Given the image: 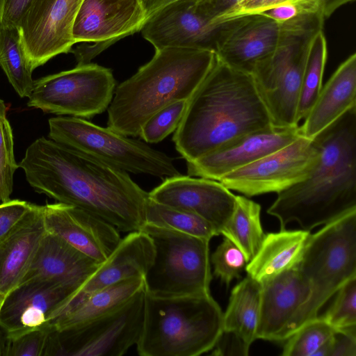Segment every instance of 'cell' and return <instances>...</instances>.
Wrapping results in <instances>:
<instances>
[{"instance_id": "obj_44", "label": "cell", "mask_w": 356, "mask_h": 356, "mask_svg": "<svg viewBox=\"0 0 356 356\" xmlns=\"http://www.w3.org/2000/svg\"><path fill=\"white\" fill-rule=\"evenodd\" d=\"M304 13L301 3L298 1L284 3L259 14L282 24Z\"/></svg>"}, {"instance_id": "obj_5", "label": "cell", "mask_w": 356, "mask_h": 356, "mask_svg": "<svg viewBox=\"0 0 356 356\" xmlns=\"http://www.w3.org/2000/svg\"><path fill=\"white\" fill-rule=\"evenodd\" d=\"M223 312L209 295L161 297L145 292L141 356H197L212 350L222 332Z\"/></svg>"}, {"instance_id": "obj_35", "label": "cell", "mask_w": 356, "mask_h": 356, "mask_svg": "<svg viewBox=\"0 0 356 356\" xmlns=\"http://www.w3.org/2000/svg\"><path fill=\"white\" fill-rule=\"evenodd\" d=\"M188 100L172 103L152 115L143 125L138 136L146 143H158L175 132L184 117Z\"/></svg>"}, {"instance_id": "obj_3", "label": "cell", "mask_w": 356, "mask_h": 356, "mask_svg": "<svg viewBox=\"0 0 356 356\" xmlns=\"http://www.w3.org/2000/svg\"><path fill=\"white\" fill-rule=\"evenodd\" d=\"M312 140L319 157L309 176L277 193L267 210L280 229L296 222L310 232L356 209V106Z\"/></svg>"}, {"instance_id": "obj_17", "label": "cell", "mask_w": 356, "mask_h": 356, "mask_svg": "<svg viewBox=\"0 0 356 356\" xmlns=\"http://www.w3.org/2000/svg\"><path fill=\"white\" fill-rule=\"evenodd\" d=\"M149 198L200 216L213 225L220 234L236 202V195L219 181L181 175L164 179L149 193Z\"/></svg>"}, {"instance_id": "obj_32", "label": "cell", "mask_w": 356, "mask_h": 356, "mask_svg": "<svg viewBox=\"0 0 356 356\" xmlns=\"http://www.w3.org/2000/svg\"><path fill=\"white\" fill-rule=\"evenodd\" d=\"M327 57V41L322 30L312 41L305 65L297 109L298 123L307 116L321 92Z\"/></svg>"}, {"instance_id": "obj_7", "label": "cell", "mask_w": 356, "mask_h": 356, "mask_svg": "<svg viewBox=\"0 0 356 356\" xmlns=\"http://www.w3.org/2000/svg\"><path fill=\"white\" fill-rule=\"evenodd\" d=\"M325 20L319 13H304L280 24L274 51L251 74L275 127L298 126L304 68L312 41L323 30Z\"/></svg>"}, {"instance_id": "obj_18", "label": "cell", "mask_w": 356, "mask_h": 356, "mask_svg": "<svg viewBox=\"0 0 356 356\" xmlns=\"http://www.w3.org/2000/svg\"><path fill=\"white\" fill-rule=\"evenodd\" d=\"M300 135L299 126L272 127L250 133L186 162L188 175L219 181L225 175L287 145Z\"/></svg>"}, {"instance_id": "obj_13", "label": "cell", "mask_w": 356, "mask_h": 356, "mask_svg": "<svg viewBox=\"0 0 356 356\" xmlns=\"http://www.w3.org/2000/svg\"><path fill=\"white\" fill-rule=\"evenodd\" d=\"M239 19L213 21L197 10L196 0H174L150 14L140 31L155 50L179 47L216 53Z\"/></svg>"}, {"instance_id": "obj_25", "label": "cell", "mask_w": 356, "mask_h": 356, "mask_svg": "<svg viewBox=\"0 0 356 356\" xmlns=\"http://www.w3.org/2000/svg\"><path fill=\"white\" fill-rule=\"evenodd\" d=\"M356 106V54L335 70L299 127L300 134L312 139L351 108Z\"/></svg>"}, {"instance_id": "obj_34", "label": "cell", "mask_w": 356, "mask_h": 356, "mask_svg": "<svg viewBox=\"0 0 356 356\" xmlns=\"http://www.w3.org/2000/svg\"><path fill=\"white\" fill-rule=\"evenodd\" d=\"M321 317L335 331L356 332V277L346 282Z\"/></svg>"}, {"instance_id": "obj_23", "label": "cell", "mask_w": 356, "mask_h": 356, "mask_svg": "<svg viewBox=\"0 0 356 356\" xmlns=\"http://www.w3.org/2000/svg\"><path fill=\"white\" fill-rule=\"evenodd\" d=\"M46 233L44 206L32 204L0 240V293L6 296L22 282Z\"/></svg>"}, {"instance_id": "obj_22", "label": "cell", "mask_w": 356, "mask_h": 356, "mask_svg": "<svg viewBox=\"0 0 356 356\" xmlns=\"http://www.w3.org/2000/svg\"><path fill=\"white\" fill-rule=\"evenodd\" d=\"M261 286L257 339L280 341L289 322L307 300L309 284L296 266Z\"/></svg>"}, {"instance_id": "obj_30", "label": "cell", "mask_w": 356, "mask_h": 356, "mask_svg": "<svg viewBox=\"0 0 356 356\" xmlns=\"http://www.w3.org/2000/svg\"><path fill=\"white\" fill-rule=\"evenodd\" d=\"M0 67L21 97H29L34 85L33 68L24 51L19 27L0 26Z\"/></svg>"}, {"instance_id": "obj_1", "label": "cell", "mask_w": 356, "mask_h": 356, "mask_svg": "<svg viewBox=\"0 0 356 356\" xmlns=\"http://www.w3.org/2000/svg\"><path fill=\"white\" fill-rule=\"evenodd\" d=\"M18 166L38 193L90 213L119 231H140L146 223L149 193L125 171L44 137L27 147Z\"/></svg>"}, {"instance_id": "obj_48", "label": "cell", "mask_w": 356, "mask_h": 356, "mask_svg": "<svg viewBox=\"0 0 356 356\" xmlns=\"http://www.w3.org/2000/svg\"><path fill=\"white\" fill-rule=\"evenodd\" d=\"M5 297H6V296H4L1 293H0V310H1V306L3 302Z\"/></svg>"}, {"instance_id": "obj_10", "label": "cell", "mask_w": 356, "mask_h": 356, "mask_svg": "<svg viewBox=\"0 0 356 356\" xmlns=\"http://www.w3.org/2000/svg\"><path fill=\"white\" fill-rule=\"evenodd\" d=\"M145 287L122 306L72 328L52 330L45 355L121 356L136 345L143 329Z\"/></svg>"}, {"instance_id": "obj_29", "label": "cell", "mask_w": 356, "mask_h": 356, "mask_svg": "<svg viewBox=\"0 0 356 356\" xmlns=\"http://www.w3.org/2000/svg\"><path fill=\"white\" fill-rule=\"evenodd\" d=\"M260 213L258 203L246 196L236 195L234 211L221 232L241 250L248 263L257 254L266 234Z\"/></svg>"}, {"instance_id": "obj_33", "label": "cell", "mask_w": 356, "mask_h": 356, "mask_svg": "<svg viewBox=\"0 0 356 356\" xmlns=\"http://www.w3.org/2000/svg\"><path fill=\"white\" fill-rule=\"evenodd\" d=\"M335 330L322 317H316L288 337L282 350L283 356H314L334 335Z\"/></svg>"}, {"instance_id": "obj_8", "label": "cell", "mask_w": 356, "mask_h": 356, "mask_svg": "<svg viewBox=\"0 0 356 356\" xmlns=\"http://www.w3.org/2000/svg\"><path fill=\"white\" fill-rule=\"evenodd\" d=\"M49 138L127 172L165 179L180 175L173 159L143 140L102 127L83 118L59 115L49 120Z\"/></svg>"}, {"instance_id": "obj_2", "label": "cell", "mask_w": 356, "mask_h": 356, "mask_svg": "<svg viewBox=\"0 0 356 356\" xmlns=\"http://www.w3.org/2000/svg\"><path fill=\"white\" fill-rule=\"evenodd\" d=\"M273 127L251 74L216 60L188 100L172 140L186 161H195L250 133Z\"/></svg>"}, {"instance_id": "obj_46", "label": "cell", "mask_w": 356, "mask_h": 356, "mask_svg": "<svg viewBox=\"0 0 356 356\" xmlns=\"http://www.w3.org/2000/svg\"><path fill=\"white\" fill-rule=\"evenodd\" d=\"M143 6L147 16L156 11L157 9L164 6L168 0H139Z\"/></svg>"}, {"instance_id": "obj_47", "label": "cell", "mask_w": 356, "mask_h": 356, "mask_svg": "<svg viewBox=\"0 0 356 356\" xmlns=\"http://www.w3.org/2000/svg\"><path fill=\"white\" fill-rule=\"evenodd\" d=\"M9 345V339L6 333L0 325V356H7Z\"/></svg>"}, {"instance_id": "obj_24", "label": "cell", "mask_w": 356, "mask_h": 356, "mask_svg": "<svg viewBox=\"0 0 356 356\" xmlns=\"http://www.w3.org/2000/svg\"><path fill=\"white\" fill-rule=\"evenodd\" d=\"M99 264L47 231L22 281L39 278L79 287Z\"/></svg>"}, {"instance_id": "obj_16", "label": "cell", "mask_w": 356, "mask_h": 356, "mask_svg": "<svg viewBox=\"0 0 356 356\" xmlns=\"http://www.w3.org/2000/svg\"><path fill=\"white\" fill-rule=\"evenodd\" d=\"M78 288L44 279L25 280L6 296L0 325L8 339L50 327L55 312Z\"/></svg>"}, {"instance_id": "obj_15", "label": "cell", "mask_w": 356, "mask_h": 356, "mask_svg": "<svg viewBox=\"0 0 356 356\" xmlns=\"http://www.w3.org/2000/svg\"><path fill=\"white\" fill-rule=\"evenodd\" d=\"M83 0H33L19 24L23 47L34 70L75 44L74 22Z\"/></svg>"}, {"instance_id": "obj_9", "label": "cell", "mask_w": 356, "mask_h": 356, "mask_svg": "<svg viewBox=\"0 0 356 356\" xmlns=\"http://www.w3.org/2000/svg\"><path fill=\"white\" fill-rule=\"evenodd\" d=\"M154 248L144 276L147 293L161 297L204 296L212 279L209 240L145 224Z\"/></svg>"}, {"instance_id": "obj_11", "label": "cell", "mask_w": 356, "mask_h": 356, "mask_svg": "<svg viewBox=\"0 0 356 356\" xmlns=\"http://www.w3.org/2000/svg\"><path fill=\"white\" fill-rule=\"evenodd\" d=\"M115 88L110 69L90 63L34 81L27 105L44 113L89 119L107 110Z\"/></svg>"}, {"instance_id": "obj_49", "label": "cell", "mask_w": 356, "mask_h": 356, "mask_svg": "<svg viewBox=\"0 0 356 356\" xmlns=\"http://www.w3.org/2000/svg\"><path fill=\"white\" fill-rule=\"evenodd\" d=\"M172 1H174V0H168V1H167V3H168V2ZM166 3H165V4H166Z\"/></svg>"}, {"instance_id": "obj_14", "label": "cell", "mask_w": 356, "mask_h": 356, "mask_svg": "<svg viewBox=\"0 0 356 356\" xmlns=\"http://www.w3.org/2000/svg\"><path fill=\"white\" fill-rule=\"evenodd\" d=\"M147 17L139 0H83L72 29L75 43H83L70 51L76 65L90 63L110 45L140 31Z\"/></svg>"}, {"instance_id": "obj_37", "label": "cell", "mask_w": 356, "mask_h": 356, "mask_svg": "<svg viewBox=\"0 0 356 356\" xmlns=\"http://www.w3.org/2000/svg\"><path fill=\"white\" fill-rule=\"evenodd\" d=\"M210 261L213 274L229 286L235 279H240L248 261L241 250L229 238L223 241L211 254Z\"/></svg>"}, {"instance_id": "obj_12", "label": "cell", "mask_w": 356, "mask_h": 356, "mask_svg": "<svg viewBox=\"0 0 356 356\" xmlns=\"http://www.w3.org/2000/svg\"><path fill=\"white\" fill-rule=\"evenodd\" d=\"M319 150L302 135L287 145L223 176L219 181L246 197L280 193L306 179Z\"/></svg>"}, {"instance_id": "obj_27", "label": "cell", "mask_w": 356, "mask_h": 356, "mask_svg": "<svg viewBox=\"0 0 356 356\" xmlns=\"http://www.w3.org/2000/svg\"><path fill=\"white\" fill-rule=\"evenodd\" d=\"M145 287L144 277L121 280L98 290L78 305L54 318L49 326L62 331L110 313L122 306Z\"/></svg>"}, {"instance_id": "obj_43", "label": "cell", "mask_w": 356, "mask_h": 356, "mask_svg": "<svg viewBox=\"0 0 356 356\" xmlns=\"http://www.w3.org/2000/svg\"><path fill=\"white\" fill-rule=\"evenodd\" d=\"M329 356H356V332L335 331Z\"/></svg>"}, {"instance_id": "obj_38", "label": "cell", "mask_w": 356, "mask_h": 356, "mask_svg": "<svg viewBox=\"0 0 356 356\" xmlns=\"http://www.w3.org/2000/svg\"><path fill=\"white\" fill-rule=\"evenodd\" d=\"M51 327L29 331L13 339H9L7 356L45 355Z\"/></svg>"}, {"instance_id": "obj_42", "label": "cell", "mask_w": 356, "mask_h": 356, "mask_svg": "<svg viewBox=\"0 0 356 356\" xmlns=\"http://www.w3.org/2000/svg\"><path fill=\"white\" fill-rule=\"evenodd\" d=\"M241 0H196L197 10L213 21L222 17Z\"/></svg>"}, {"instance_id": "obj_26", "label": "cell", "mask_w": 356, "mask_h": 356, "mask_svg": "<svg viewBox=\"0 0 356 356\" xmlns=\"http://www.w3.org/2000/svg\"><path fill=\"white\" fill-rule=\"evenodd\" d=\"M309 235V231L302 229L265 234L257 254L246 265L247 275L261 284L296 267Z\"/></svg>"}, {"instance_id": "obj_20", "label": "cell", "mask_w": 356, "mask_h": 356, "mask_svg": "<svg viewBox=\"0 0 356 356\" xmlns=\"http://www.w3.org/2000/svg\"><path fill=\"white\" fill-rule=\"evenodd\" d=\"M154 254V244L147 233L142 230L129 232L122 238L108 259L99 264L93 273L65 300L55 312L51 321L98 290L125 279L144 277L152 264Z\"/></svg>"}, {"instance_id": "obj_36", "label": "cell", "mask_w": 356, "mask_h": 356, "mask_svg": "<svg viewBox=\"0 0 356 356\" xmlns=\"http://www.w3.org/2000/svg\"><path fill=\"white\" fill-rule=\"evenodd\" d=\"M13 136L6 118V108L0 99V202L10 200L13 175L19 168L14 156Z\"/></svg>"}, {"instance_id": "obj_45", "label": "cell", "mask_w": 356, "mask_h": 356, "mask_svg": "<svg viewBox=\"0 0 356 356\" xmlns=\"http://www.w3.org/2000/svg\"><path fill=\"white\" fill-rule=\"evenodd\" d=\"M355 0H299L305 13H320L324 19L330 17L341 6Z\"/></svg>"}, {"instance_id": "obj_19", "label": "cell", "mask_w": 356, "mask_h": 356, "mask_svg": "<svg viewBox=\"0 0 356 356\" xmlns=\"http://www.w3.org/2000/svg\"><path fill=\"white\" fill-rule=\"evenodd\" d=\"M48 232L57 235L97 264L104 261L122 238L111 224L78 207L57 202L44 206Z\"/></svg>"}, {"instance_id": "obj_41", "label": "cell", "mask_w": 356, "mask_h": 356, "mask_svg": "<svg viewBox=\"0 0 356 356\" xmlns=\"http://www.w3.org/2000/svg\"><path fill=\"white\" fill-rule=\"evenodd\" d=\"M33 0H0V26L19 27L20 20Z\"/></svg>"}, {"instance_id": "obj_39", "label": "cell", "mask_w": 356, "mask_h": 356, "mask_svg": "<svg viewBox=\"0 0 356 356\" xmlns=\"http://www.w3.org/2000/svg\"><path fill=\"white\" fill-rule=\"evenodd\" d=\"M32 204L10 200L0 202V240L4 237L30 209Z\"/></svg>"}, {"instance_id": "obj_4", "label": "cell", "mask_w": 356, "mask_h": 356, "mask_svg": "<svg viewBox=\"0 0 356 356\" xmlns=\"http://www.w3.org/2000/svg\"><path fill=\"white\" fill-rule=\"evenodd\" d=\"M215 52L166 47L130 78L116 86L107 108V127L127 136H138L155 113L180 100H188L207 75Z\"/></svg>"}, {"instance_id": "obj_6", "label": "cell", "mask_w": 356, "mask_h": 356, "mask_svg": "<svg viewBox=\"0 0 356 356\" xmlns=\"http://www.w3.org/2000/svg\"><path fill=\"white\" fill-rule=\"evenodd\" d=\"M296 267L309 284L310 294L289 322L280 341L316 318L337 291L356 277V209L310 234Z\"/></svg>"}, {"instance_id": "obj_40", "label": "cell", "mask_w": 356, "mask_h": 356, "mask_svg": "<svg viewBox=\"0 0 356 356\" xmlns=\"http://www.w3.org/2000/svg\"><path fill=\"white\" fill-rule=\"evenodd\" d=\"M299 0H241L222 19V21L234 17L255 15L287 2Z\"/></svg>"}, {"instance_id": "obj_28", "label": "cell", "mask_w": 356, "mask_h": 356, "mask_svg": "<svg viewBox=\"0 0 356 356\" xmlns=\"http://www.w3.org/2000/svg\"><path fill=\"white\" fill-rule=\"evenodd\" d=\"M261 291V284L247 275L232 289L223 313V332L234 334L248 348L257 339Z\"/></svg>"}, {"instance_id": "obj_21", "label": "cell", "mask_w": 356, "mask_h": 356, "mask_svg": "<svg viewBox=\"0 0 356 356\" xmlns=\"http://www.w3.org/2000/svg\"><path fill=\"white\" fill-rule=\"evenodd\" d=\"M280 24L260 14L240 16L216 54L228 66L252 74L271 56L280 36Z\"/></svg>"}, {"instance_id": "obj_31", "label": "cell", "mask_w": 356, "mask_h": 356, "mask_svg": "<svg viewBox=\"0 0 356 356\" xmlns=\"http://www.w3.org/2000/svg\"><path fill=\"white\" fill-rule=\"evenodd\" d=\"M146 223L191 236L211 240L220 235L216 228L200 216L188 211L156 202L148 199Z\"/></svg>"}]
</instances>
